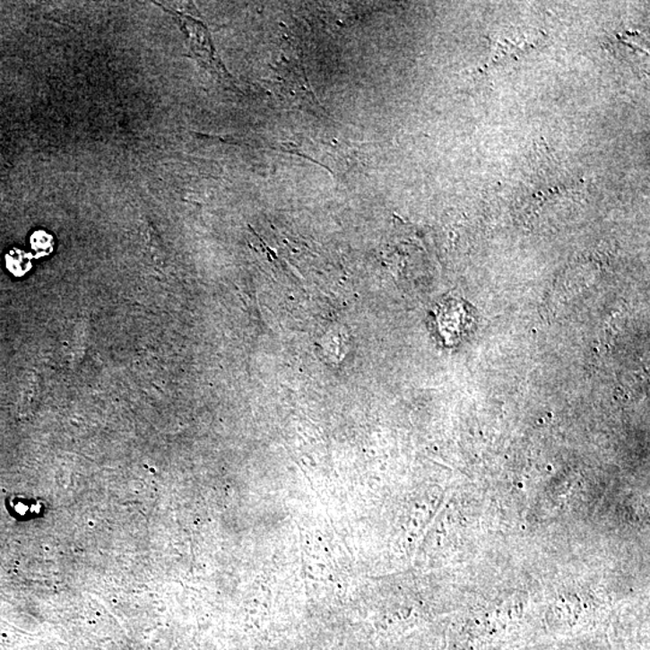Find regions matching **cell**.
I'll return each instance as SVG.
<instances>
[{
  "mask_svg": "<svg viewBox=\"0 0 650 650\" xmlns=\"http://www.w3.org/2000/svg\"><path fill=\"white\" fill-rule=\"evenodd\" d=\"M5 506L10 516L21 522L40 518L47 511V506L41 498L27 497V495H12L6 498Z\"/></svg>",
  "mask_w": 650,
  "mask_h": 650,
  "instance_id": "obj_2",
  "label": "cell"
},
{
  "mask_svg": "<svg viewBox=\"0 0 650 650\" xmlns=\"http://www.w3.org/2000/svg\"><path fill=\"white\" fill-rule=\"evenodd\" d=\"M6 263H8L10 272L16 273V275H22L30 268V260L28 258V255L17 251V249L8 255Z\"/></svg>",
  "mask_w": 650,
  "mask_h": 650,
  "instance_id": "obj_3",
  "label": "cell"
},
{
  "mask_svg": "<svg viewBox=\"0 0 650 650\" xmlns=\"http://www.w3.org/2000/svg\"><path fill=\"white\" fill-rule=\"evenodd\" d=\"M163 8L165 12L170 13L171 16L180 23L182 31L187 37L189 45H191L192 55L195 56L196 61L209 70L216 79L226 84L227 87H233V81L227 70L224 69L222 62L217 57L214 51L212 40L209 34V30L198 20L193 19L191 16L185 15L178 12H175L170 8H165L163 4H158Z\"/></svg>",
  "mask_w": 650,
  "mask_h": 650,
  "instance_id": "obj_1",
  "label": "cell"
}]
</instances>
